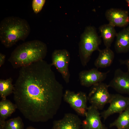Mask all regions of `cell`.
Wrapping results in <instances>:
<instances>
[{
    "instance_id": "1",
    "label": "cell",
    "mask_w": 129,
    "mask_h": 129,
    "mask_svg": "<svg viewBox=\"0 0 129 129\" xmlns=\"http://www.w3.org/2000/svg\"><path fill=\"white\" fill-rule=\"evenodd\" d=\"M52 66L43 59L20 68L14 85V99L17 109L31 121L47 122L60 107L63 88Z\"/></svg>"
},
{
    "instance_id": "2",
    "label": "cell",
    "mask_w": 129,
    "mask_h": 129,
    "mask_svg": "<svg viewBox=\"0 0 129 129\" xmlns=\"http://www.w3.org/2000/svg\"><path fill=\"white\" fill-rule=\"evenodd\" d=\"M47 51L46 44L34 40L24 43L17 46L8 59L13 68H20L43 60Z\"/></svg>"
},
{
    "instance_id": "3",
    "label": "cell",
    "mask_w": 129,
    "mask_h": 129,
    "mask_svg": "<svg viewBox=\"0 0 129 129\" xmlns=\"http://www.w3.org/2000/svg\"><path fill=\"white\" fill-rule=\"evenodd\" d=\"M30 27L25 20L14 16L4 18L0 24V40L6 48L11 47L19 40L24 41Z\"/></svg>"
},
{
    "instance_id": "4",
    "label": "cell",
    "mask_w": 129,
    "mask_h": 129,
    "mask_svg": "<svg viewBox=\"0 0 129 129\" xmlns=\"http://www.w3.org/2000/svg\"><path fill=\"white\" fill-rule=\"evenodd\" d=\"M101 43L96 28L90 26L86 27L81 35L79 44V57L83 66L87 65L93 52L100 50L99 46Z\"/></svg>"
},
{
    "instance_id": "5",
    "label": "cell",
    "mask_w": 129,
    "mask_h": 129,
    "mask_svg": "<svg viewBox=\"0 0 129 129\" xmlns=\"http://www.w3.org/2000/svg\"><path fill=\"white\" fill-rule=\"evenodd\" d=\"M108 85L101 82L92 86L88 96V100L91 105L98 110L102 109L109 103L111 94L108 91Z\"/></svg>"
},
{
    "instance_id": "6",
    "label": "cell",
    "mask_w": 129,
    "mask_h": 129,
    "mask_svg": "<svg viewBox=\"0 0 129 129\" xmlns=\"http://www.w3.org/2000/svg\"><path fill=\"white\" fill-rule=\"evenodd\" d=\"M63 99L78 115L85 116L88 108L87 96L85 93L82 91L76 93L66 90L64 94Z\"/></svg>"
},
{
    "instance_id": "7",
    "label": "cell",
    "mask_w": 129,
    "mask_h": 129,
    "mask_svg": "<svg viewBox=\"0 0 129 129\" xmlns=\"http://www.w3.org/2000/svg\"><path fill=\"white\" fill-rule=\"evenodd\" d=\"M70 60L69 53L66 49L55 50L52 54V65L56 68L67 83L69 82L70 77L69 69Z\"/></svg>"
},
{
    "instance_id": "8",
    "label": "cell",
    "mask_w": 129,
    "mask_h": 129,
    "mask_svg": "<svg viewBox=\"0 0 129 129\" xmlns=\"http://www.w3.org/2000/svg\"><path fill=\"white\" fill-rule=\"evenodd\" d=\"M108 109L100 113L101 117L105 120L110 115L121 113L129 107V97L120 94H111Z\"/></svg>"
},
{
    "instance_id": "9",
    "label": "cell",
    "mask_w": 129,
    "mask_h": 129,
    "mask_svg": "<svg viewBox=\"0 0 129 129\" xmlns=\"http://www.w3.org/2000/svg\"><path fill=\"white\" fill-rule=\"evenodd\" d=\"M108 70L106 72H102L97 68H93L88 70L81 71L79 75L81 85L89 87L98 83L102 82L106 78Z\"/></svg>"
},
{
    "instance_id": "10",
    "label": "cell",
    "mask_w": 129,
    "mask_h": 129,
    "mask_svg": "<svg viewBox=\"0 0 129 129\" xmlns=\"http://www.w3.org/2000/svg\"><path fill=\"white\" fill-rule=\"evenodd\" d=\"M108 85L119 93L129 95V72H124L120 68L117 69Z\"/></svg>"
},
{
    "instance_id": "11",
    "label": "cell",
    "mask_w": 129,
    "mask_h": 129,
    "mask_svg": "<svg viewBox=\"0 0 129 129\" xmlns=\"http://www.w3.org/2000/svg\"><path fill=\"white\" fill-rule=\"evenodd\" d=\"M98 110L91 105L88 107L85 118L82 122L83 129H107L102 123Z\"/></svg>"
},
{
    "instance_id": "12",
    "label": "cell",
    "mask_w": 129,
    "mask_h": 129,
    "mask_svg": "<svg viewBox=\"0 0 129 129\" xmlns=\"http://www.w3.org/2000/svg\"><path fill=\"white\" fill-rule=\"evenodd\" d=\"M109 23L114 27H124L129 24V16L128 11L111 8L107 10L105 14Z\"/></svg>"
},
{
    "instance_id": "13",
    "label": "cell",
    "mask_w": 129,
    "mask_h": 129,
    "mask_svg": "<svg viewBox=\"0 0 129 129\" xmlns=\"http://www.w3.org/2000/svg\"><path fill=\"white\" fill-rule=\"evenodd\" d=\"M82 124V122L77 115L67 113L61 119L53 122L52 129H81Z\"/></svg>"
},
{
    "instance_id": "14",
    "label": "cell",
    "mask_w": 129,
    "mask_h": 129,
    "mask_svg": "<svg viewBox=\"0 0 129 129\" xmlns=\"http://www.w3.org/2000/svg\"><path fill=\"white\" fill-rule=\"evenodd\" d=\"M115 44L118 53L129 52V26L117 33Z\"/></svg>"
},
{
    "instance_id": "15",
    "label": "cell",
    "mask_w": 129,
    "mask_h": 129,
    "mask_svg": "<svg viewBox=\"0 0 129 129\" xmlns=\"http://www.w3.org/2000/svg\"><path fill=\"white\" fill-rule=\"evenodd\" d=\"M98 56L96 59L94 65L97 68H105L110 66L112 63L114 54L110 48H106L99 51Z\"/></svg>"
},
{
    "instance_id": "16",
    "label": "cell",
    "mask_w": 129,
    "mask_h": 129,
    "mask_svg": "<svg viewBox=\"0 0 129 129\" xmlns=\"http://www.w3.org/2000/svg\"><path fill=\"white\" fill-rule=\"evenodd\" d=\"M115 27L109 23L100 26L99 28L106 48H110L117 33Z\"/></svg>"
},
{
    "instance_id": "17",
    "label": "cell",
    "mask_w": 129,
    "mask_h": 129,
    "mask_svg": "<svg viewBox=\"0 0 129 129\" xmlns=\"http://www.w3.org/2000/svg\"><path fill=\"white\" fill-rule=\"evenodd\" d=\"M16 109V104L9 100H1L0 102V123L5 121V120L10 116Z\"/></svg>"
},
{
    "instance_id": "18",
    "label": "cell",
    "mask_w": 129,
    "mask_h": 129,
    "mask_svg": "<svg viewBox=\"0 0 129 129\" xmlns=\"http://www.w3.org/2000/svg\"><path fill=\"white\" fill-rule=\"evenodd\" d=\"M109 127H115L117 129L129 128V107L119 114L118 118L110 124Z\"/></svg>"
},
{
    "instance_id": "19",
    "label": "cell",
    "mask_w": 129,
    "mask_h": 129,
    "mask_svg": "<svg viewBox=\"0 0 129 129\" xmlns=\"http://www.w3.org/2000/svg\"><path fill=\"white\" fill-rule=\"evenodd\" d=\"M13 80L10 77L5 80H0V96L2 100L6 99V97L13 93L14 85L12 84Z\"/></svg>"
},
{
    "instance_id": "20",
    "label": "cell",
    "mask_w": 129,
    "mask_h": 129,
    "mask_svg": "<svg viewBox=\"0 0 129 129\" xmlns=\"http://www.w3.org/2000/svg\"><path fill=\"white\" fill-rule=\"evenodd\" d=\"M22 120L19 116L5 121L0 124V129H24Z\"/></svg>"
},
{
    "instance_id": "21",
    "label": "cell",
    "mask_w": 129,
    "mask_h": 129,
    "mask_svg": "<svg viewBox=\"0 0 129 129\" xmlns=\"http://www.w3.org/2000/svg\"><path fill=\"white\" fill-rule=\"evenodd\" d=\"M45 0H33L32 6L34 12L37 14L42 10L45 2Z\"/></svg>"
},
{
    "instance_id": "22",
    "label": "cell",
    "mask_w": 129,
    "mask_h": 129,
    "mask_svg": "<svg viewBox=\"0 0 129 129\" xmlns=\"http://www.w3.org/2000/svg\"><path fill=\"white\" fill-rule=\"evenodd\" d=\"M119 62L121 64L125 65L127 66L128 71L129 72V58L124 60H120Z\"/></svg>"
},
{
    "instance_id": "23",
    "label": "cell",
    "mask_w": 129,
    "mask_h": 129,
    "mask_svg": "<svg viewBox=\"0 0 129 129\" xmlns=\"http://www.w3.org/2000/svg\"><path fill=\"white\" fill-rule=\"evenodd\" d=\"M5 58V55L2 54L0 53V66L1 67L4 64Z\"/></svg>"
},
{
    "instance_id": "24",
    "label": "cell",
    "mask_w": 129,
    "mask_h": 129,
    "mask_svg": "<svg viewBox=\"0 0 129 129\" xmlns=\"http://www.w3.org/2000/svg\"><path fill=\"white\" fill-rule=\"evenodd\" d=\"M26 129H38L32 126H29L27 127Z\"/></svg>"
},
{
    "instance_id": "25",
    "label": "cell",
    "mask_w": 129,
    "mask_h": 129,
    "mask_svg": "<svg viewBox=\"0 0 129 129\" xmlns=\"http://www.w3.org/2000/svg\"><path fill=\"white\" fill-rule=\"evenodd\" d=\"M126 1L127 3L128 6L129 7V0H126Z\"/></svg>"
},
{
    "instance_id": "26",
    "label": "cell",
    "mask_w": 129,
    "mask_h": 129,
    "mask_svg": "<svg viewBox=\"0 0 129 129\" xmlns=\"http://www.w3.org/2000/svg\"><path fill=\"white\" fill-rule=\"evenodd\" d=\"M129 129V128H128V129Z\"/></svg>"
}]
</instances>
